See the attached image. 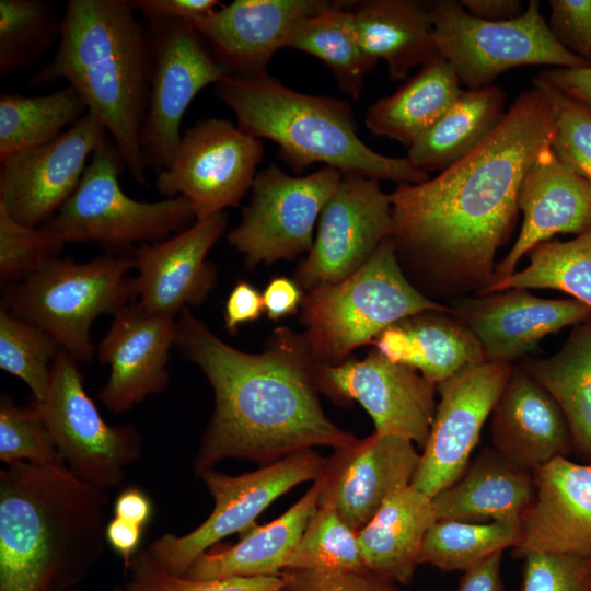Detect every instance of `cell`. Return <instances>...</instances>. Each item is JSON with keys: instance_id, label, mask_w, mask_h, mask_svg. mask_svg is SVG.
<instances>
[{"instance_id": "1", "label": "cell", "mask_w": 591, "mask_h": 591, "mask_svg": "<svg viewBox=\"0 0 591 591\" xmlns=\"http://www.w3.org/2000/svg\"><path fill=\"white\" fill-rule=\"evenodd\" d=\"M554 132L548 102L533 85L472 152L436 177L389 194L397 259L425 296L460 299L490 286L496 253L520 211L521 183Z\"/></svg>"}, {"instance_id": "2", "label": "cell", "mask_w": 591, "mask_h": 591, "mask_svg": "<svg viewBox=\"0 0 591 591\" xmlns=\"http://www.w3.org/2000/svg\"><path fill=\"white\" fill-rule=\"evenodd\" d=\"M175 346L201 370L215 396L194 462L197 476L227 459L265 466L314 447L335 450L358 440L325 415L316 363L302 334L278 327L264 351L248 354L222 341L184 309Z\"/></svg>"}, {"instance_id": "3", "label": "cell", "mask_w": 591, "mask_h": 591, "mask_svg": "<svg viewBox=\"0 0 591 591\" xmlns=\"http://www.w3.org/2000/svg\"><path fill=\"white\" fill-rule=\"evenodd\" d=\"M106 489L65 463L0 471V591H60L79 581L106 543Z\"/></svg>"}, {"instance_id": "4", "label": "cell", "mask_w": 591, "mask_h": 591, "mask_svg": "<svg viewBox=\"0 0 591 591\" xmlns=\"http://www.w3.org/2000/svg\"><path fill=\"white\" fill-rule=\"evenodd\" d=\"M128 0H70L53 60L35 83L65 79L109 132L134 179L147 183L142 129L151 42Z\"/></svg>"}, {"instance_id": "5", "label": "cell", "mask_w": 591, "mask_h": 591, "mask_svg": "<svg viewBox=\"0 0 591 591\" xmlns=\"http://www.w3.org/2000/svg\"><path fill=\"white\" fill-rule=\"evenodd\" d=\"M217 96L250 136L278 144L296 171L323 163L341 174L418 184L429 178L407 158L381 154L358 136L351 106L335 97L292 90L267 72L231 74L216 84Z\"/></svg>"}, {"instance_id": "6", "label": "cell", "mask_w": 591, "mask_h": 591, "mask_svg": "<svg viewBox=\"0 0 591 591\" xmlns=\"http://www.w3.org/2000/svg\"><path fill=\"white\" fill-rule=\"evenodd\" d=\"M303 340L316 364H338L387 327L424 311H450L418 290L403 270L389 237L344 280L304 293Z\"/></svg>"}, {"instance_id": "7", "label": "cell", "mask_w": 591, "mask_h": 591, "mask_svg": "<svg viewBox=\"0 0 591 591\" xmlns=\"http://www.w3.org/2000/svg\"><path fill=\"white\" fill-rule=\"evenodd\" d=\"M134 257L105 255L85 263L51 258L4 291V309L48 333L76 360L94 354L90 329L137 298Z\"/></svg>"}, {"instance_id": "8", "label": "cell", "mask_w": 591, "mask_h": 591, "mask_svg": "<svg viewBox=\"0 0 591 591\" xmlns=\"http://www.w3.org/2000/svg\"><path fill=\"white\" fill-rule=\"evenodd\" d=\"M427 5L439 51L466 90L490 86L502 72L521 66L590 67L556 40L537 0H530L520 16L499 22L471 15L456 0Z\"/></svg>"}, {"instance_id": "9", "label": "cell", "mask_w": 591, "mask_h": 591, "mask_svg": "<svg viewBox=\"0 0 591 591\" xmlns=\"http://www.w3.org/2000/svg\"><path fill=\"white\" fill-rule=\"evenodd\" d=\"M123 163L114 142L105 137L92 153L74 193L42 227L66 243L127 246L164 241L196 221L190 202L183 196L148 202L126 195L119 184Z\"/></svg>"}, {"instance_id": "10", "label": "cell", "mask_w": 591, "mask_h": 591, "mask_svg": "<svg viewBox=\"0 0 591 591\" xmlns=\"http://www.w3.org/2000/svg\"><path fill=\"white\" fill-rule=\"evenodd\" d=\"M325 459L313 449L287 455L236 476L213 468L198 476L213 500L209 517L184 534L165 533L146 548L163 570L185 576L192 565L222 538L255 525V519L291 488L320 477Z\"/></svg>"}, {"instance_id": "11", "label": "cell", "mask_w": 591, "mask_h": 591, "mask_svg": "<svg viewBox=\"0 0 591 591\" xmlns=\"http://www.w3.org/2000/svg\"><path fill=\"white\" fill-rule=\"evenodd\" d=\"M32 403L65 464L82 480L104 489L119 486L125 468L140 459L139 430L103 419L85 391L76 359L62 348L54 360L46 397Z\"/></svg>"}, {"instance_id": "12", "label": "cell", "mask_w": 591, "mask_h": 591, "mask_svg": "<svg viewBox=\"0 0 591 591\" xmlns=\"http://www.w3.org/2000/svg\"><path fill=\"white\" fill-rule=\"evenodd\" d=\"M341 177L331 166L297 177L269 165L256 174L251 201L229 232V244L244 254L248 268L309 253L314 227Z\"/></svg>"}, {"instance_id": "13", "label": "cell", "mask_w": 591, "mask_h": 591, "mask_svg": "<svg viewBox=\"0 0 591 591\" xmlns=\"http://www.w3.org/2000/svg\"><path fill=\"white\" fill-rule=\"evenodd\" d=\"M149 22L152 66L142 150L148 166L159 172L176 154L181 123L194 97L232 73L189 22Z\"/></svg>"}, {"instance_id": "14", "label": "cell", "mask_w": 591, "mask_h": 591, "mask_svg": "<svg viewBox=\"0 0 591 591\" xmlns=\"http://www.w3.org/2000/svg\"><path fill=\"white\" fill-rule=\"evenodd\" d=\"M264 147L257 138L223 118L196 121L182 136L172 162L158 172L164 196H183L196 221L236 207L252 188Z\"/></svg>"}, {"instance_id": "15", "label": "cell", "mask_w": 591, "mask_h": 591, "mask_svg": "<svg viewBox=\"0 0 591 591\" xmlns=\"http://www.w3.org/2000/svg\"><path fill=\"white\" fill-rule=\"evenodd\" d=\"M392 230L391 201L380 181L343 174L320 215L313 245L294 281L305 293L344 280L370 259Z\"/></svg>"}, {"instance_id": "16", "label": "cell", "mask_w": 591, "mask_h": 591, "mask_svg": "<svg viewBox=\"0 0 591 591\" xmlns=\"http://www.w3.org/2000/svg\"><path fill=\"white\" fill-rule=\"evenodd\" d=\"M314 376L318 391L334 402H358L372 418L375 433L404 437L424 450L437 409V385L417 370L374 349L362 360L315 364Z\"/></svg>"}, {"instance_id": "17", "label": "cell", "mask_w": 591, "mask_h": 591, "mask_svg": "<svg viewBox=\"0 0 591 591\" xmlns=\"http://www.w3.org/2000/svg\"><path fill=\"white\" fill-rule=\"evenodd\" d=\"M513 366L483 361L437 385L440 401L410 484L414 488L432 498L456 480Z\"/></svg>"}, {"instance_id": "18", "label": "cell", "mask_w": 591, "mask_h": 591, "mask_svg": "<svg viewBox=\"0 0 591 591\" xmlns=\"http://www.w3.org/2000/svg\"><path fill=\"white\" fill-rule=\"evenodd\" d=\"M105 132L101 118L88 112L51 142L1 161L0 207L23 225L45 224L77 189Z\"/></svg>"}, {"instance_id": "19", "label": "cell", "mask_w": 591, "mask_h": 591, "mask_svg": "<svg viewBox=\"0 0 591 591\" xmlns=\"http://www.w3.org/2000/svg\"><path fill=\"white\" fill-rule=\"evenodd\" d=\"M419 460L414 443L395 434L373 432L335 449L317 478V506H331L358 533L391 495L410 486Z\"/></svg>"}, {"instance_id": "20", "label": "cell", "mask_w": 591, "mask_h": 591, "mask_svg": "<svg viewBox=\"0 0 591 591\" xmlns=\"http://www.w3.org/2000/svg\"><path fill=\"white\" fill-rule=\"evenodd\" d=\"M451 309L477 338L486 361L511 366L547 335L591 315V309L573 298L543 299L518 288L462 297Z\"/></svg>"}, {"instance_id": "21", "label": "cell", "mask_w": 591, "mask_h": 591, "mask_svg": "<svg viewBox=\"0 0 591 591\" xmlns=\"http://www.w3.org/2000/svg\"><path fill=\"white\" fill-rule=\"evenodd\" d=\"M334 2L328 0H235L190 24L232 74L266 73L299 26Z\"/></svg>"}, {"instance_id": "22", "label": "cell", "mask_w": 591, "mask_h": 591, "mask_svg": "<svg viewBox=\"0 0 591 591\" xmlns=\"http://www.w3.org/2000/svg\"><path fill=\"white\" fill-rule=\"evenodd\" d=\"M227 222V213L219 212L167 240L136 247L137 303L150 313L171 317L187 305L202 303L217 279L207 254Z\"/></svg>"}, {"instance_id": "23", "label": "cell", "mask_w": 591, "mask_h": 591, "mask_svg": "<svg viewBox=\"0 0 591 591\" xmlns=\"http://www.w3.org/2000/svg\"><path fill=\"white\" fill-rule=\"evenodd\" d=\"M175 334L174 317L150 313L137 302L114 315L97 349L100 362L109 367L108 380L99 393L107 409L125 413L166 386Z\"/></svg>"}, {"instance_id": "24", "label": "cell", "mask_w": 591, "mask_h": 591, "mask_svg": "<svg viewBox=\"0 0 591 591\" xmlns=\"http://www.w3.org/2000/svg\"><path fill=\"white\" fill-rule=\"evenodd\" d=\"M532 473L536 494L521 519L512 556H591V464L557 457Z\"/></svg>"}, {"instance_id": "25", "label": "cell", "mask_w": 591, "mask_h": 591, "mask_svg": "<svg viewBox=\"0 0 591 591\" xmlns=\"http://www.w3.org/2000/svg\"><path fill=\"white\" fill-rule=\"evenodd\" d=\"M518 206L523 212L519 236L496 265L490 286L512 275L524 255L555 234L591 230V182L561 162L552 147L542 150L526 171Z\"/></svg>"}, {"instance_id": "26", "label": "cell", "mask_w": 591, "mask_h": 591, "mask_svg": "<svg viewBox=\"0 0 591 591\" xmlns=\"http://www.w3.org/2000/svg\"><path fill=\"white\" fill-rule=\"evenodd\" d=\"M491 444L511 463L530 472L575 452L558 403L519 366H513L491 412Z\"/></svg>"}, {"instance_id": "27", "label": "cell", "mask_w": 591, "mask_h": 591, "mask_svg": "<svg viewBox=\"0 0 591 591\" xmlns=\"http://www.w3.org/2000/svg\"><path fill=\"white\" fill-rule=\"evenodd\" d=\"M535 494L532 472L485 447L456 480L432 497V506L437 521L520 523Z\"/></svg>"}, {"instance_id": "28", "label": "cell", "mask_w": 591, "mask_h": 591, "mask_svg": "<svg viewBox=\"0 0 591 591\" xmlns=\"http://www.w3.org/2000/svg\"><path fill=\"white\" fill-rule=\"evenodd\" d=\"M450 311H424L384 329L372 343L393 362L417 370L438 385L486 361L474 334Z\"/></svg>"}, {"instance_id": "29", "label": "cell", "mask_w": 591, "mask_h": 591, "mask_svg": "<svg viewBox=\"0 0 591 591\" xmlns=\"http://www.w3.org/2000/svg\"><path fill=\"white\" fill-rule=\"evenodd\" d=\"M436 521L432 498L412 485L391 495L358 532L366 569L397 584L409 583Z\"/></svg>"}, {"instance_id": "30", "label": "cell", "mask_w": 591, "mask_h": 591, "mask_svg": "<svg viewBox=\"0 0 591 591\" xmlns=\"http://www.w3.org/2000/svg\"><path fill=\"white\" fill-rule=\"evenodd\" d=\"M352 11L363 50L384 60L392 79L404 80L416 66L442 57L427 1L368 0Z\"/></svg>"}, {"instance_id": "31", "label": "cell", "mask_w": 591, "mask_h": 591, "mask_svg": "<svg viewBox=\"0 0 591 591\" xmlns=\"http://www.w3.org/2000/svg\"><path fill=\"white\" fill-rule=\"evenodd\" d=\"M320 482L274 521L254 525L233 546L206 552L185 575L197 580L280 575L286 560L317 508Z\"/></svg>"}, {"instance_id": "32", "label": "cell", "mask_w": 591, "mask_h": 591, "mask_svg": "<svg viewBox=\"0 0 591 591\" xmlns=\"http://www.w3.org/2000/svg\"><path fill=\"white\" fill-rule=\"evenodd\" d=\"M462 91L451 65L438 57L394 93L373 103L366 115L367 128L409 147L445 114Z\"/></svg>"}, {"instance_id": "33", "label": "cell", "mask_w": 591, "mask_h": 591, "mask_svg": "<svg viewBox=\"0 0 591 591\" xmlns=\"http://www.w3.org/2000/svg\"><path fill=\"white\" fill-rule=\"evenodd\" d=\"M505 92L496 85L463 90L445 114L409 147L418 170L443 171L479 146L501 121Z\"/></svg>"}, {"instance_id": "34", "label": "cell", "mask_w": 591, "mask_h": 591, "mask_svg": "<svg viewBox=\"0 0 591 591\" xmlns=\"http://www.w3.org/2000/svg\"><path fill=\"white\" fill-rule=\"evenodd\" d=\"M558 403L570 428L573 450L591 464V315L576 324L552 357L518 364Z\"/></svg>"}, {"instance_id": "35", "label": "cell", "mask_w": 591, "mask_h": 591, "mask_svg": "<svg viewBox=\"0 0 591 591\" xmlns=\"http://www.w3.org/2000/svg\"><path fill=\"white\" fill-rule=\"evenodd\" d=\"M89 112L70 85L49 94L0 96V161L57 139Z\"/></svg>"}, {"instance_id": "36", "label": "cell", "mask_w": 591, "mask_h": 591, "mask_svg": "<svg viewBox=\"0 0 591 591\" xmlns=\"http://www.w3.org/2000/svg\"><path fill=\"white\" fill-rule=\"evenodd\" d=\"M288 48L312 55L332 71L339 89L358 99L364 76L375 66L362 48L355 27L354 11L346 2H334L324 12L303 22Z\"/></svg>"}, {"instance_id": "37", "label": "cell", "mask_w": 591, "mask_h": 591, "mask_svg": "<svg viewBox=\"0 0 591 591\" xmlns=\"http://www.w3.org/2000/svg\"><path fill=\"white\" fill-rule=\"evenodd\" d=\"M529 265L480 294L507 289H554L591 309V230L566 242L546 241L529 253Z\"/></svg>"}, {"instance_id": "38", "label": "cell", "mask_w": 591, "mask_h": 591, "mask_svg": "<svg viewBox=\"0 0 591 591\" xmlns=\"http://www.w3.org/2000/svg\"><path fill=\"white\" fill-rule=\"evenodd\" d=\"M520 538V523H472L438 520L428 530L418 563L442 571H466L489 556L513 548Z\"/></svg>"}, {"instance_id": "39", "label": "cell", "mask_w": 591, "mask_h": 591, "mask_svg": "<svg viewBox=\"0 0 591 591\" xmlns=\"http://www.w3.org/2000/svg\"><path fill=\"white\" fill-rule=\"evenodd\" d=\"M366 571L355 532L331 506H317L289 554L285 569Z\"/></svg>"}, {"instance_id": "40", "label": "cell", "mask_w": 591, "mask_h": 591, "mask_svg": "<svg viewBox=\"0 0 591 591\" xmlns=\"http://www.w3.org/2000/svg\"><path fill=\"white\" fill-rule=\"evenodd\" d=\"M61 20L42 0H0V74L33 65L60 37Z\"/></svg>"}, {"instance_id": "41", "label": "cell", "mask_w": 591, "mask_h": 591, "mask_svg": "<svg viewBox=\"0 0 591 591\" xmlns=\"http://www.w3.org/2000/svg\"><path fill=\"white\" fill-rule=\"evenodd\" d=\"M59 349L58 343L44 329L1 309L0 368L23 380L34 402H42L47 395Z\"/></svg>"}, {"instance_id": "42", "label": "cell", "mask_w": 591, "mask_h": 591, "mask_svg": "<svg viewBox=\"0 0 591 591\" xmlns=\"http://www.w3.org/2000/svg\"><path fill=\"white\" fill-rule=\"evenodd\" d=\"M0 459L7 465L65 463L35 405L19 406L7 393L0 398Z\"/></svg>"}, {"instance_id": "43", "label": "cell", "mask_w": 591, "mask_h": 591, "mask_svg": "<svg viewBox=\"0 0 591 591\" xmlns=\"http://www.w3.org/2000/svg\"><path fill=\"white\" fill-rule=\"evenodd\" d=\"M533 85L545 95L554 120L556 157L591 182V112L538 76Z\"/></svg>"}, {"instance_id": "44", "label": "cell", "mask_w": 591, "mask_h": 591, "mask_svg": "<svg viewBox=\"0 0 591 591\" xmlns=\"http://www.w3.org/2000/svg\"><path fill=\"white\" fill-rule=\"evenodd\" d=\"M66 242L54 231L31 228L13 220L0 207V278L19 281L62 251Z\"/></svg>"}, {"instance_id": "45", "label": "cell", "mask_w": 591, "mask_h": 591, "mask_svg": "<svg viewBox=\"0 0 591 591\" xmlns=\"http://www.w3.org/2000/svg\"><path fill=\"white\" fill-rule=\"evenodd\" d=\"M128 570L130 591H282L285 586L281 573L207 580L175 576L160 568L146 548L135 554Z\"/></svg>"}, {"instance_id": "46", "label": "cell", "mask_w": 591, "mask_h": 591, "mask_svg": "<svg viewBox=\"0 0 591 591\" xmlns=\"http://www.w3.org/2000/svg\"><path fill=\"white\" fill-rule=\"evenodd\" d=\"M522 559L520 591H591V556L531 553Z\"/></svg>"}, {"instance_id": "47", "label": "cell", "mask_w": 591, "mask_h": 591, "mask_svg": "<svg viewBox=\"0 0 591 591\" xmlns=\"http://www.w3.org/2000/svg\"><path fill=\"white\" fill-rule=\"evenodd\" d=\"M549 8L556 40L591 67V0H551Z\"/></svg>"}, {"instance_id": "48", "label": "cell", "mask_w": 591, "mask_h": 591, "mask_svg": "<svg viewBox=\"0 0 591 591\" xmlns=\"http://www.w3.org/2000/svg\"><path fill=\"white\" fill-rule=\"evenodd\" d=\"M283 591H399L397 583L368 570L323 572L286 569Z\"/></svg>"}, {"instance_id": "49", "label": "cell", "mask_w": 591, "mask_h": 591, "mask_svg": "<svg viewBox=\"0 0 591 591\" xmlns=\"http://www.w3.org/2000/svg\"><path fill=\"white\" fill-rule=\"evenodd\" d=\"M135 10L150 20L194 22L207 16L223 3L218 0H131Z\"/></svg>"}, {"instance_id": "50", "label": "cell", "mask_w": 591, "mask_h": 591, "mask_svg": "<svg viewBox=\"0 0 591 591\" xmlns=\"http://www.w3.org/2000/svg\"><path fill=\"white\" fill-rule=\"evenodd\" d=\"M264 312L263 296L246 281H239L224 306V327L235 333L240 325L256 321Z\"/></svg>"}, {"instance_id": "51", "label": "cell", "mask_w": 591, "mask_h": 591, "mask_svg": "<svg viewBox=\"0 0 591 591\" xmlns=\"http://www.w3.org/2000/svg\"><path fill=\"white\" fill-rule=\"evenodd\" d=\"M262 296L264 312L270 320H279L298 312L304 292L294 280L278 276L268 282Z\"/></svg>"}, {"instance_id": "52", "label": "cell", "mask_w": 591, "mask_h": 591, "mask_svg": "<svg viewBox=\"0 0 591 591\" xmlns=\"http://www.w3.org/2000/svg\"><path fill=\"white\" fill-rule=\"evenodd\" d=\"M540 76L591 112V67L555 68Z\"/></svg>"}, {"instance_id": "53", "label": "cell", "mask_w": 591, "mask_h": 591, "mask_svg": "<svg viewBox=\"0 0 591 591\" xmlns=\"http://www.w3.org/2000/svg\"><path fill=\"white\" fill-rule=\"evenodd\" d=\"M501 559L498 552L464 571L456 591H503Z\"/></svg>"}, {"instance_id": "54", "label": "cell", "mask_w": 591, "mask_h": 591, "mask_svg": "<svg viewBox=\"0 0 591 591\" xmlns=\"http://www.w3.org/2000/svg\"><path fill=\"white\" fill-rule=\"evenodd\" d=\"M144 528L130 523L121 518L113 517L106 524V542L124 559L128 569L132 557L139 551Z\"/></svg>"}, {"instance_id": "55", "label": "cell", "mask_w": 591, "mask_h": 591, "mask_svg": "<svg viewBox=\"0 0 591 591\" xmlns=\"http://www.w3.org/2000/svg\"><path fill=\"white\" fill-rule=\"evenodd\" d=\"M113 512L114 517L146 528L152 517L153 505L150 497L141 488L130 486L117 496Z\"/></svg>"}, {"instance_id": "56", "label": "cell", "mask_w": 591, "mask_h": 591, "mask_svg": "<svg viewBox=\"0 0 591 591\" xmlns=\"http://www.w3.org/2000/svg\"><path fill=\"white\" fill-rule=\"evenodd\" d=\"M471 15L485 21H508L520 16L524 9L519 0H460Z\"/></svg>"}, {"instance_id": "57", "label": "cell", "mask_w": 591, "mask_h": 591, "mask_svg": "<svg viewBox=\"0 0 591 591\" xmlns=\"http://www.w3.org/2000/svg\"><path fill=\"white\" fill-rule=\"evenodd\" d=\"M112 591H130V590L127 588V586H125V587H117Z\"/></svg>"}, {"instance_id": "58", "label": "cell", "mask_w": 591, "mask_h": 591, "mask_svg": "<svg viewBox=\"0 0 591 591\" xmlns=\"http://www.w3.org/2000/svg\"><path fill=\"white\" fill-rule=\"evenodd\" d=\"M282 591H283V589H282Z\"/></svg>"}]
</instances>
